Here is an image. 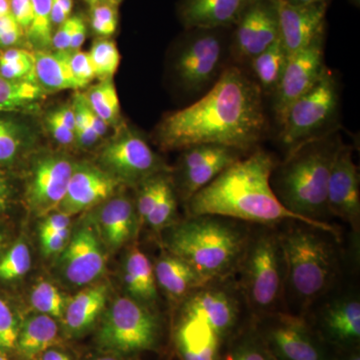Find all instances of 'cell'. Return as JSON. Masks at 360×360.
<instances>
[{
  "mask_svg": "<svg viewBox=\"0 0 360 360\" xmlns=\"http://www.w3.org/2000/svg\"><path fill=\"white\" fill-rule=\"evenodd\" d=\"M68 300L56 285L47 281H40L33 286L30 293V304L39 314L53 319H63Z\"/></svg>",
  "mask_w": 360,
  "mask_h": 360,
  "instance_id": "cell-38",
  "label": "cell"
},
{
  "mask_svg": "<svg viewBox=\"0 0 360 360\" xmlns=\"http://www.w3.org/2000/svg\"><path fill=\"white\" fill-rule=\"evenodd\" d=\"M255 0H181L179 15L186 30L233 28Z\"/></svg>",
  "mask_w": 360,
  "mask_h": 360,
  "instance_id": "cell-23",
  "label": "cell"
},
{
  "mask_svg": "<svg viewBox=\"0 0 360 360\" xmlns=\"http://www.w3.org/2000/svg\"><path fill=\"white\" fill-rule=\"evenodd\" d=\"M7 238L6 233L0 231V253L2 252L4 248L6 246Z\"/></svg>",
  "mask_w": 360,
  "mask_h": 360,
  "instance_id": "cell-59",
  "label": "cell"
},
{
  "mask_svg": "<svg viewBox=\"0 0 360 360\" xmlns=\"http://www.w3.org/2000/svg\"><path fill=\"white\" fill-rule=\"evenodd\" d=\"M11 13L25 33L32 25V0H11Z\"/></svg>",
  "mask_w": 360,
  "mask_h": 360,
  "instance_id": "cell-50",
  "label": "cell"
},
{
  "mask_svg": "<svg viewBox=\"0 0 360 360\" xmlns=\"http://www.w3.org/2000/svg\"><path fill=\"white\" fill-rule=\"evenodd\" d=\"M153 270L158 288L177 305L210 281L191 264L167 250L158 258Z\"/></svg>",
  "mask_w": 360,
  "mask_h": 360,
  "instance_id": "cell-24",
  "label": "cell"
},
{
  "mask_svg": "<svg viewBox=\"0 0 360 360\" xmlns=\"http://www.w3.org/2000/svg\"><path fill=\"white\" fill-rule=\"evenodd\" d=\"M85 1L90 4V6H94L96 4H101V2L110 1V0H85Z\"/></svg>",
  "mask_w": 360,
  "mask_h": 360,
  "instance_id": "cell-60",
  "label": "cell"
},
{
  "mask_svg": "<svg viewBox=\"0 0 360 360\" xmlns=\"http://www.w3.org/2000/svg\"><path fill=\"white\" fill-rule=\"evenodd\" d=\"M70 68L78 89H84L96 78L89 52H70Z\"/></svg>",
  "mask_w": 360,
  "mask_h": 360,
  "instance_id": "cell-43",
  "label": "cell"
},
{
  "mask_svg": "<svg viewBox=\"0 0 360 360\" xmlns=\"http://www.w3.org/2000/svg\"><path fill=\"white\" fill-rule=\"evenodd\" d=\"M75 161L65 153H44L32 161L25 198L30 212L44 217L56 212L65 198Z\"/></svg>",
  "mask_w": 360,
  "mask_h": 360,
  "instance_id": "cell-16",
  "label": "cell"
},
{
  "mask_svg": "<svg viewBox=\"0 0 360 360\" xmlns=\"http://www.w3.org/2000/svg\"><path fill=\"white\" fill-rule=\"evenodd\" d=\"M326 28L307 46L291 54L281 84L274 94V111L279 123L298 97L311 89L328 66L324 63Z\"/></svg>",
  "mask_w": 360,
  "mask_h": 360,
  "instance_id": "cell-17",
  "label": "cell"
},
{
  "mask_svg": "<svg viewBox=\"0 0 360 360\" xmlns=\"http://www.w3.org/2000/svg\"><path fill=\"white\" fill-rule=\"evenodd\" d=\"M354 148L342 143L338 148L328 186L329 214L349 227L352 236H360V191L359 168L352 158Z\"/></svg>",
  "mask_w": 360,
  "mask_h": 360,
  "instance_id": "cell-18",
  "label": "cell"
},
{
  "mask_svg": "<svg viewBox=\"0 0 360 360\" xmlns=\"http://www.w3.org/2000/svg\"><path fill=\"white\" fill-rule=\"evenodd\" d=\"M258 335L276 360H333L335 350L300 315L276 312L252 319Z\"/></svg>",
  "mask_w": 360,
  "mask_h": 360,
  "instance_id": "cell-12",
  "label": "cell"
},
{
  "mask_svg": "<svg viewBox=\"0 0 360 360\" xmlns=\"http://www.w3.org/2000/svg\"><path fill=\"white\" fill-rule=\"evenodd\" d=\"M104 245L91 220L80 225L60 257V271L68 283L87 285L103 276L105 269Z\"/></svg>",
  "mask_w": 360,
  "mask_h": 360,
  "instance_id": "cell-19",
  "label": "cell"
},
{
  "mask_svg": "<svg viewBox=\"0 0 360 360\" xmlns=\"http://www.w3.org/2000/svg\"><path fill=\"white\" fill-rule=\"evenodd\" d=\"M251 225L220 215H193L161 231L163 246L207 281L229 278L238 271Z\"/></svg>",
  "mask_w": 360,
  "mask_h": 360,
  "instance_id": "cell-5",
  "label": "cell"
},
{
  "mask_svg": "<svg viewBox=\"0 0 360 360\" xmlns=\"http://www.w3.org/2000/svg\"><path fill=\"white\" fill-rule=\"evenodd\" d=\"M44 360H71L68 355L58 350L47 349L44 352Z\"/></svg>",
  "mask_w": 360,
  "mask_h": 360,
  "instance_id": "cell-56",
  "label": "cell"
},
{
  "mask_svg": "<svg viewBox=\"0 0 360 360\" xmlns=\"http://www.w3.org/2000/svg\"><path fill=\"white\" fill-rule=\"evenodd\" d=\"M125 288L130 297L153 307L158 300L153 264L139 248L127 253L123 271Z\"/></svg>",
  "mask_w": 360,
  "mask_h": 360,
  "instance_id": "cell-28",
  "label": "cell"
},
{
  "mask_svg": "<svg viewBox=\"0 0 360 360\" xmlns=\"http://www.w3.org/2000/svg\"><path fill=\"white\" fill-rule=\"evenodd\" d=\"M120 184L98 165L75 162L58 212L68 217L86 212L115 195Z\"/></svg>",
  "mask_w": 360,
  "mask_h": 360,
  "instance_id": "cell-20",
  "label": "cell"
},
{
  "mask_svg": "<svg viewBox=\"0 0 360 360\" xmlns=\"http://www.w3.org/2000/svg\"><path fill=\"white\" fill-rule=\"evenodd\" d=\"M25 33L11 13L0 16V51L23 47Z\"/></svg>",
  "mask_w": 360,
  "mask_h": 360,
  "instance_id": "cell-42",
  "label": "cell"
},
{
  "mask_svg": "<svg viewBox=\"0 0 360 360\" xmlns=\"http://www.w3.org/2000/svg\"><path fill=\"white\" fill-rule=\"evenodd\" d=\"M72 7V0H52L51 20L53 27H58L70 18Z\"/></svg>",
  "mask_w": 360,
  "mask_h": 360,
  "instance_id": "cell-52",
  "label": "cell"
},
{
  "mask_svg": "<svg viewBox=\"0 0 360 360\" xmlns=\"http://www.w3.org/2000/svg\"><path fill=\"white\" fill-rule=\"evenodd\" d=\"M32 21L25 32L26 42L34 51H51L53 37L52 0H32Z\"/></svg>",
  "mask_w": 360,
  "mask_h": 360,
  "instance_id": "cell-34",
  "label": "cell"
},
{
  "mask_svg": "<svg viewBox=\"0 0 360 360\" xmlns=\"http://www.w3.org/2000/svg\"><path fill=\"white\" fill-rule=\"evenodd\" d=\"M89 54L96 78L99 82L112 79L122 60L115 42L110 37H98L92 44Z\"/></svg>",
  "mask_w": 360,
  "mask_h": 360,
  "instance_id": "cell-37",
  "label": "cell"
},
{
  "mask_svg": "<svg viewBox=\"0 0 360 360\" xmlns=\"http://www.w3.org/2000/svg\"><path fill=\"white\" fill-rule=\"evenodd\" d=\"M18 188L13 169L0 167V217H4L15 205Z\"/></svg>",
  "mask_w": 360,
  "mask_h": 360,
  "instance_id": "cell-44",
  "label": "cell"
},
{
  "mask_svg": "<svg viewBox=\"0 0 360 360\" xmlns=\"http://www.w3.org/2000/svg\"><path fill=\"white\" fill-rule=\"evenodd\" d=\"M49 113L59 120V122L63 123L68 129L75 131V110H73L72 103L63 104V105L59 106V108L51 110Z\"/></svg>",
  "mask_w": 360,
  "mask_h": 360,
  "instance_id": "cell-54",
  "label": "cell"
},
{
  "mask_svg": "<svg viewBox=\"0 0 360 360\" xmlns=\"http://www.w3.org/2000/svg\"><path fill=\"white\" fill-rule=\"evenodd\" d=\"M329 2L290 6L278 1L279 37L288 56L300 51L326 28Z\"/></svg>",
  "mask_w": 360,
  "mask_h": 360,
  "instance_id": "cell-22",
  "label": "cell"
},
{
  "mask_svg": "<svg viewBox=\"0 0 360 360\" xmlns=\"http://www.w3.org/2000/svg\"><path fill=\"white\" fill-rule=\"evenodd\" d=\"M90 25L99 37H112L118 25V13L115 4L105 1L91 6Z\"/></svg>",
  "mask_w": 360,
  "mask_h": 360,
  "instance_id": "cell-40",
  "label": "cell"
},
{
  "mask_svg": "<svg viewBox=\"0 0 360 360\" xmlns=\"http://www.w3.org/2000/svg\"><path fill=\"white\" fill-rule=\"evenodd\" d=\"M160 322L153 307L130 296L116 298L103 317L98 333L101 347L120 354L155 349Z\"/></svg>",
  "mask_w": 360,
  "mask_h": 360,
  "instance_id": "cell-10",
  "label": "cell"
},
{
  "mask_svg": "<svg viewBox=\"0 0 360 360\" xmlns=\"http://www.w3.org/2000/svg\"><path fill=\"white\" fill-rule=\"evenodd\" d=\"M116 130L99 151L98 167L120 184L136 187L153 175L172 172L137 130L124 124Z\"/></svg>",
  "mask_w": 360,
  "mask_h": 360,
  "instance_id": "cell-13",
  "label": "cell"
},
{
  "mask_svg": "<svg viewBox=\"0 0 360 360\" xmlns=\"http://www.w3.org/2000/svg\"><path fill=\"white\" fill-rule=\"evenodd\" d=\"M340 130L300 144L278 161L270 186L281 205L310 224L341 234L331 224L328 207L329 175L338 148Z\"/></svg>",
  "mask_w": 360,
  "mask_h": 360,
  "instance_id": "cell-4",
  "label": "cell"
},
{
  "mask_svg": "<svg viewBox=\"0 0 360 360\" xmlns=\"http://www.w3.org/2000/svg\"><path fill=\"white\" fill-rule=\"evenodd\" d=\"M73 110H75V146L82 149L94 148L97 142L101 141V137L89 127L82 112L75 106H73Z\"/></svg>",
  "mask_w": 360,
  "mask_h": 360,
  "instance_id": "cell-46",
  "label": "cell"
},
{
  "mask_svg": "<svg viewBox=\"0 0 360 360\" xmlns=\"http://www.w3.org/2000/svg\"><path fill=\"white\" fill-rule=\"evenodd\" d=\"M264 96L245 68L229 65L198 101L158 123L156 144L165 151L219 144L252 153L269 129Z\"/></svg>",
  "mask_w": 360,
  "mask_h": 360,
  "instance_id": "cell-1",
  "label": "cell"
},
{
  "mask_svg": "<svg viewBox=\"0 0 360 360\" xmlns=\"http://www.w3.org/2000/svg\"><path fill=\"white\" fill-rule=\"evenodd\" d=\"M278 0H255L232 28L231 65L245 68L279 39Z\"/></svg>",
  "mask_w": 360,
  "mask_h": 360,
  "instance_id": "cell-15",
  "label": "cell"
},
{
  "mask_svg": "<svg viewBox=\"0 0 360 360\" xmlns=\"http://www.w3.org/2000/svg\"><path fill=\"white\" fill-rule=\"evenodd\" d=\"M288 58L290 56L279 37L269 49L253 58L246 68L264 96H274L276 94L283 77Z\"/></svg>",
  "mask_w": 360,
  "mask_h": 360,
  "instance_id": "cell-29",
  "label": "cell"
},
{
  "mask_svg": "<svg viewBox=\"0 0 360 360\" xmlns=\"http://www.w3.org/2000/svg\"><path fill=\"white\" fill-rule=\"evenodd\" d=\"M32 267V255L25 241H16L0 257V281H18Z\"/></svg>",
  "mask_w": 360,
  "mask_h": 360,
  "instance_id": "cell-39",
  "label": "cell"
},
{
  "mask_svg": "<svg viewBox=\"0 0 360 360\" xmlns=\"http://www.w3.org/2000/svg\"><path fill=\"white\" fill-rule=\"evenodd\" d=\"M84 96L90 108L108 127L116 129L122 127V108L113 78L101 80L84 92Z\"/></svg>",
  "mask_w": 360,
  "mask_h": 360,
  "instance_id": "cell-33",
  "label": "cell"
},
{
  "mask_svg": "<svg viewBox=\"0 0 360 360\" xmlns=\"http://www.w3.org/2000/svg\"><path fill=\"white\" fill-rule=\"evenodd\" d=\"M75 26V15L70 16L58 26L52 37V49L56 51H70L71 37Z\"/></svg>",
  "mask_w": 360,
  "mask_h": 360,
  "instance_id": "cell-51",
  "label": "cell"
},
{
  "mask_svg": "<svg viewBox=\"0 0 360 360\" xmlns=\"http://www.w3.org/2000/svg\"><path fill=\"white\" fill-rule=\"evenodd\" d=\"M340 84L335 71L326 68L316 84L286 111L279 139L286 153L304 142L340 129Z\"/></svg>",
  "mask_w": 360,
  "mask_h": 360,
  "instance_id": "cell-9",
  "label": "cell"
},
{
  "mask_svg": "<svg viewBox=\"0 0 360 360\" xmlns=\"http://www.w3.org/2000/svg\"><path fill=\"white\" fill-rule=\"evenodd\" d=\"M333 360H360V347L335 350Z\"/></svg>",
  "mask_w": 360,
  "mask_h": 360,
  "instance_id": "cell-55",
  "label": "cell"
},
{
  "mask_svg": "<svg viewBox=\"0 0 360 360\" xmlns=\"http://www.w3.org/2000/svg\"><path fill=\"white\" fill-rule=\"evenodd\" d=\"M317 335L333 350L360 347V295L345 277L303 315Z\"/></svg>",
  "mask_w": 360,
  "mask_h": 360,
  "instance_id": "cell-11",
  "label": "cell"
},
{
  "mask_svg": "<svg viewBox=\"0 0 360 360\" xmlns=\"http://www.w3.org/2000/svg\"><path fill=\"white\" fill-rule=\"evenodd\" d=\"M232 28H191L174 52L172 70L177 84L191 94L212 89L231 65Z\"/></svg>",
  "mask_w": 360,
  "mask_h": 360,
  "instance_id": "cell-8",
  "label": "cell"
},
{
  "mask_svg": "<svg viewBox=\"0 0 360 360\" xmlns=\"http://www.w3.org/2000/svg\"><path fill=\"white\" fill-rule=\"evenodd\" d=\"M110 1L113 2V4H115V2L117 4V2H120V0H110Z\"/></svg>",
  "mask_w": 360,
  "mask_h": 360,
  "instance_id": "cell-63",
  "label": "cell"
},
{
  "mask_svg": "<svg viewBox=\"0 0 360 360\" xmlns=\"http://www.w3.org/2000/svg\"><path fill=\"white\" fill-rule=\"evenodd\" d=\"M46 94L35 79L13 80L0 75V111L16 113L32 111Z\"/></svg>",
  "mask_w": 360,
  "mask_h": 360,
  "instance_id": "cell-31",
  "label": "cell"
},
{
  "mask_svg": "<svg viewBox=\"0 0 360 360\" xmlns=\"http://www.w3.org/2000/svg\"><path fill=\"white\" fill-rule=\"evenodd\" d=\"M277 162L264 149H255L194 194L184 205L187 217L214 214L266 225L295 219L312 224L286 210L277 200L270 186V175Z\"/></svg>",
  "mask_w": 360,
  "mask_h": 360,
  "instance_id": "cell-2",
  "label": "cell"
},
{
  "mask_svg": "<svg viewBox=\"0 0 360 360\" xmlns=\"http://www.w3.org/2000/svg\"><path fill=\"white\" fill-rule=\"evenodd\" d=\"M68 229H70V217L56 210L44 217L40 225L39 236L44 238Z\"/></svg>",
  "mask_w": 360,
  "mask_h": 360,
  "instance_id": "cell-48",
  "label": "cell"
},
{
  "mask_svg": "<svg viewBox=\"0 0 360 360\" xmlns=\"http://www.w3.org/2000/svg\"><path fill=\"white\" fill-rule=\"evenodd\" d=\"M20 328L13 307L6 300L0 297V352L16 347Z\"/></svg>",
  "mask_w": 360,
  "mask_h": 360,
  "instance_id": "cell-41",
  "label": "cell"
},
{
  "mask_svg": "<svg viewBox=\"0 0 360 360\" xmlns=\"http://www.w3.org/2000/svg\"><path fill=\"white\" fill-rule=\"evenodd\" d=\"M283 4L290 6H307V4H316V2L330 1V0H278Z\"/></svg>",
  "mask_w": 360,
  "mask_h": 360,
  "instance_id": "cell-57",
  "label": "cell"
},
{
  "mask_svg": "<svg viewBox=\"0 0 360 360\" xmlns=\"http://www.w3.org/2000/svg\"><path fill=\"white\" fill-rule=\"evenodd\" d=\"M243 324V311L229 293L212 288L191 293L175 314L174 341L180 359L219 360Z\"/></svg>",
  "mask_w": 360,
  "mask_h": 360,
  "instance_id": "cell-6",
  "label": "cell"
},
{
  "mask_svg": "<svg viewBox=\"0 0 360 360\" xmlns=\"http://www.w3.org/2000/svg\"><path fill=\"white\" fill-rule=\"evenodd\" d=\"M180 151L181 155L170 175L177 198L184 205L225 168L250 155L219 144H198Z\"/></svg>",
  "mask_w": 360,
  "mask_h": 360,
  "instance_id": "cell-14",
  "label": "cell"
},
{
  "mask_svg": "<svg viewBox=\"0 0 360 360\" xmlns=\"http://www.w3.org/2000/svg\"><path fill=\"white\" fill-rule=\"evenodd\" d=\"M72 104L75 108H77V110L82 112L85 120L89 123V127H91L92 130H94L101 139H103V137L108 134L110 127H108V125L94 112V110L90 108L89 103H87L86 99H85L84 94H75Z\"/></svg>",
  "mask_w": 360,
  "mask_h": 360,
  "instance_id": "cell-45",
  "label": "cell"
},
{
  "mask_svg": "<svg viewBox=\"0 0 360 360\" xmlns=\"http://www.w3.org/2000/svg\"><path fill=\"white\" fill-rule=\"evenodd\" d=\"M58 326L46 314L30 315L22 322L16 347L26 357L46 352L58 340Z\"/></svg>",
  "mask_w": 360,
  "mask_h": 360,
  "instance_id": "cell-30",
  "label": "cell"
},
{
  "mask_svg": "<svg viewBox=\"0 0 360 360\" xmlns=\"http://www.w3.org/2000/svg\"><path fill=\"white\" fill-rule=\"evenodd\" d=\"M94 360H120L118 359H115V357L113 356H101V357H97V359Z\"/></svg>",
  "mask_w": 360,
  "mask_h": 360,
  "instance_id": "cell-61",
  "label": "cell"
},
{
  "mask_svg": "<svg viewBox=\"0 0 360 360\" xmlns=\"http://www.w3.org/2000/svg\"><path fill=\"white\" fill-rule=\"evenodd\" d=\"M87 27L85 21L80 16H75V26H73L72 37L70 41V51H80L86 39Z\"/></svg>",
  "mask_w": 360,
  "mask_h": 360,
  "instance_id": "cell-53",
  "label": "cell"
},
{
  "mask_svg": "<svg viewBox=\"0 0 360 360\" xmlns=\"http://www.w3.org/2000/svg\"><path fill=\"white\" fill-rule=\"evenodd\" d=\"M94 208L89 219L110 250H120L136 236L139 220L134 200L127 194L116 193Z\"/></svg>",
  "mask_w": 360,
  "mask_h": 360,
  "instance_id": "cell-21",
  "label": "cell"
},
{
  "mask_svg": "<svg viewBox=\"0 0 360 360\" xmlns=\"http://www.w3.org/2000/svg\"><path fill=\"white\" fill-rule=\"evenodd\" d=\"M37 134L22 113L0 111V167L13 169L32 153Z\"/></svg>",
  "mask_w": 360,
  "mask_h": 360,
  "instance_id": "cell-25",
  "label": "cell"
},
{
  "mask_svg": "<svg viewBox=\"0 0 360 360\" xmlns=\"http://www.w3.org/2000/svg\"><path fill=\"white\" fill-rule=\"evenodd\" d=\"M11 13V0H0V16Z\"/></svg>",
  "mask_w": 360,
  "mask_h": 360,
  "instance_id": "cell-58",
  "label": "cell"
},
{
  "mask_svg": "<svg viewBox=\"0 0 360 360\" xmlns=\"http://www.w3.org/2000/svg\"><path fill=\"white\" fill-rule=\"evenodd\" d=\"M0 360H8V359L4 354V352H0Z\"/></svg>",
  "mask_w": 360,
  "mask_h": 360,
  "instance_id": "cell-62",
  "label": "cell"
},
{
  "mask_svg": "<svg viewBox=\"0 0 360 360\" xmlns=\"http://www.w3.org/2000/svg\"><path fill=\"white\" fill-rule=\"evenodd\" d=\"M286 264V311L303 316L345 277L341 234L300 221L277 224Z\"/></svg>",
  "mask_w": 360,
  "mask_h": 360,
  "instance_id": "cell-3",
  "label": "cell"
},
{
  "mask_svg": "<svg viewBox=\"0 0 360 360\" xmlns=\"http://www.w3.org/2000/svg\"><path fill=\"white\" fill-rule=\"evenodd\" d=\"M0 75L13 80L35 79L33 51L25 47L0 51Z\"/></svg>",
  "mask_w": 360,
  "mask_h": 360,
  "instance_id": "cell-36",
  "label": "cell"
},
{
  "mask_svg": "<svg viewBox=\"0 0 360 360\" xmlns=\"http://www.w3.org/2000/svg\"><path fill=\"white\" fill-rule=\"evenodd\" d=\"M44 123L47 131L51 135L54 141L58 142L60 146H65V148L75 146V131L68 129L63 123L59 122L49 113H47V115L45 116Z\"/></svg>",
  "mask_w": 360,
  "mask_h": 360,
  "instance_id": "cell-47",
  "label": "cell"
},
{
  "mask_svg": "<svg viewBox=\"0 0 360 360\" xmlns=\"http://www.w3.org/2000/svg\"><path fill=\"white\" fill-rule=\"evenodd\" d=\"M177 205H179V198L174 184H172V175L167 184L163 187L160 198H158L153 210L146 217L143 225L149 227L156 232H161L172 224L179 221L177 217Z\"/></svg>",
  "mask_w": 360,
  "mask_h": 360,
  "instance_id": "cell-35",
  "label": "cell"
},
{
  "mask_svg": "<svg viewBox=\"0 0 360 360\" xmlns=\"http://www.w3.org/2000/svg\"><path fill=\"white\" fill-rule=\"evenodd\" d=\"M219 360H276L258 335L252 317L225 343Z\"/></svg>",
  "mask_w": 360,
  "mask_h": 360,
  "instance_id": "cell-32",
  "label": "cell"
},
{
  "mask_svg": "<svg viewBox=\"0 0 360 360\" xmlns=\"http://www.w3.org/2000/svg\"><path fill=\"white\" fill-rule=\"evenodd\" d=\"M236 283L252 319L286 311V264L276 225L252 224Z\"/></svg>",
  "mask_w": 360,
  "mask_h": 360,
  "instance_id": "cell-7",
  "label": "cell"
},
{
  "mask_svg": "<svg viewBox=\"0 0 360 360\" xmlns=\"http://www.w3.org/2000/svg\"><path fill=\"white\" fill-rule=\"evenodd\" d=\"M70 51H33L34 77L49 94L78 89L70 68Z\"/></svg>",
  "mask_w": 360,
  "mask_h": 360,
  "instance_id": "cell-27",
  "label": "cell"
},
{
  "mask_svg": "<svg viewBox=\"0 0 360 360\" xmlns=\"http://www.w3.org/2000/svg\"><path fill=\"white\" fill-rule=\"evenodd\" d=\"M70 229H65L51 234V236L40 238L41 243V250L44 255L51 257V255H58L63 252L68 245V240L70 238Z\"/></svg>",
  "mask_w": 360,
  "mask_h": 360,
  "instance_id": "cell-49",
  "label": "cell"
},
{
  "mask_svg": "<svg viewBox=\"0 0 360 360\" xmlns=\"http://www.w3.org/2000/svg\"><path fill=\"white\" fill-rule=\"evenodd\" d=\"M108 295V285L97 283L80 290L68 300L63 317L68 333L82 335L91 328L105 307Z\"/></svg>",
  "mask_w": 360,
  "mask_h": 360,
  "instance_id": "cell-26",
  "label": "cell"
}]
</instances>
